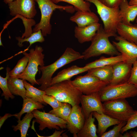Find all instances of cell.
<instances>
[{
	"instance_id": "obj_30",
	"label": "cell",
	"mask_w": 137,
	"mask_h": 137,
	"mask_svg": "<svg viewBox=\"0 0 137 137\" xmlns=\"http://www.w3.org/2000/svg\"><path fill=\"white\" fill-rule=\"evenodd\" d=\"M54 3L63 2L73 5L75 10L91 11L90 2L85 0H51Z\"/></svg>"
},
{
	"instance_id": "obj_45",
	"label": "cell",
	"mask_w": 137,
	"mask_h": 137,
	"mask_svg": "<svg viewBox=\"0 0 137 137\" xmlns=\"http://www.w3.org/2000/svg\"><path fill=\"white\" fill-rule=\"evenodd\" d=\"M4 2L6 4H8L13 1L14 0H3Z\"/></svg>"
},
{
	"instance_id": "obj_39",
	"label": "cell",
	"mask_w": 137,
	"mask_h": 137,
	"mask_svg": "<svg viewBox=\"0 0 137 137\" xmlns=\"http://www.w3.org/2000/svg\"><path fill=\"white\" fill-rule=\"evenodd\" d=\"M105 5L110 7H119L123 0H98Z\"/></svg>"
},
{
	"instance_id": "obj_41",
	"label": "cell",
	"mask_w": 137,
	"mask_h": 137,
	"mask_svg": "<svg viewBox=\"0 0 137 137\" xmlns=\"http://www.w3.org/2000/svg\"><path fill=\"white\" fill-rule=\"evenodd\" d=\"M57 130L56 129L55 132L54 133L51 135L48 136L47 137H62L61 135V134L62 133L64 132L65 130H62L61 131H57Z\"/></svg>"
},
{
	"instance_id": "obj_44",
	"label": "cell",
	"mask_w": 137,
	"mask_h": 137,
	"mask_svg": "<svg viewBox=\"0 0 137 137\" xmlns=\"http://www.w3.org/2000/svg\"><path fill=\"white\" fill-rule=\"evenodd\" d=\"M132 137L130 132H126L123 135H122V137Z\"/></svg>"
},
{
	"instance_id": "obj_10",
	"label": "cell",
	"mask_w": 137,
	"mask_h": 137,
	"mask_svg": "<svg viewBox=\"0 0 137 137\" xmlns=\"http://www.w3.org/2000/svg\"><path fill=\"white\" fill-rule=\"evenodd\" d=\"M35 119L34 121L39 124V130L42 131L45 128L57 130L66 128L67 121L55 115L44 111L35 110L32 112Z\"/></svg>"
},
{
	"instance_id": "obj_35",
	"label": "cell",
	"mask_w": 137,
	"mask_h": 137,
	"mask_svg": "<svg viewBox=\"0 0 137 137\" xmlns=\"http://www.w3.org/2000/svg\"><path fill=\"white\" fill-rule=\"evenodd\" d=\"M127 122L121 121L119 124L115 126L113 129L108 132H105L101 137H122V135L120 132L122 128L124 126Z\"/></svg>"
},
{
	"instance_id": "obj_4",
	"label": "cell",
	"mask_w": 137,
	"mask_h": 137,
	"mask_svg": "<svg viewBox=\"0 0 137 137\" xmlns=\"http://www.w3.org/2000/svg\"><path fill=\"white\" fill-rule=\"evenodd\" d=\"M46 94L54 97L59 101L72 106L79 105L82 93L72 83L71 80L56 83L45 90Z\"/></svg>"
},
{
	"instance_id": "obj_6",
	"label": "cell",
	"mask_w": 137,
	"mask_h": 137,
	"mask_svg": "<svg viewBox=\"0 0 137 137\" xmlns=\"http://www.w3.org/2000/svg\"><path fill=\"white\" fill-rule=\"evenodd\" d=\"M102 102L137 96V86L128 82L114 85H108L99 92Z\"/></svg>"
},
{
	"instance_id": "obj_37",
	"label": "cell",
	"mask_w": 137,
	"mask_h": 137,
	"mask_svg": "<svg viewBox=\"0 0 137 137\" xmlns=\"http://www.w3.org/2000/svg\"><path fill=\"white\" fill-rule=\"evenodd\" d=\"M43 99L44 101L47 104L50 105L53 109L59 107L63 104V102L59 101L52 95L45 94L43 95Z\"/></svg>"
},
{
	"instance_id": "obj_38",
	"label": "cell",
	"mask_w": 137,
	"mask_h": 137,
	"mask_svg": "<svg viewBox=\"0 0 137 137\" xmlns=\"http://www.w3.org/2000/svg\"><path fill=\"white\" fill-rule=\"evenodd\" d=\"M128 82L137 86V58L133 64L131 76Z\"/></svg>"
},
{
	"instance_id": "obj_3",
	"label": "cell",
	"mask_w": 137,
	"mask_h": 137,
	"mask_svg": "<svg viewBox=\"0 0 137 137\" xmlns=\"http://www.w3.org/2000/svg\"><path fill=\"white\" fill-rule=\"evenodd\" d=\"M35 1L38 4L41 12V17L39 22L35 25L33 31L34 32L41 30L44 37L51 33L52 26L50 23V19L54 11L58 9L72 13L75 10L73 6L57 5L51 0Z\"/></svg>"
},
{
	"instance_id": "obj_33",
	"label": "cell",
	"mask_w": 137,
	"mask_h": 137,
	"mask_svg": "<svg viewBox=\"0 0 137 137\" xmlns=\"http://www.w3.org/2000/svg\"><path fill=\"white\" fill-rule=\"evenodd\" d=\"M6 70V76L5 78L0 76V88L3 91L1 96H4L5 99L8 100L9 98L13 99L15 96L11 92L7 83V79L9 75V72L10 70V68L7 67Z\"/></svg>"
},
{
	"instance_id": "obj_40",
	"label": "cell",
	"mask_w": 137,
	"mask_h": 137,
	"mask_svg": "<svg viewBox=\"0 0 137 137\" xmlns=\"http://www.w3.org/2000/svg\"><path fill=\"white\" fill-rule=\"evenodd\" d=\"M16 116V114H12L10 113H6L3 116L0 117V128H1L5 121L8 118L11 116Z\"/></svg>"
},
{
	"instance_id": "obj_8",
	"label": "cell",
	"mask_w": 137,
	"mask_h": 137,
	"mask_svg": "<svg viewBox=\"0 0 137 137\" xmlns=\"http://www.w3.org/2000/svg\"><path fill=\"white\" fill-rule=\"evenodd\" d=\"M104 113L121 121L127 122L135 112L126 99L110 100L104 102Z\"/></svg>"
},
{
	"instance_id": "obj_12",
	"label": "cell",
	"mask_w": 137,
	"mask_h": 137,
	"mask_svg": "<svg viewBox=\"0 0 137 137\" xmlns=\"http://www.w3.org/2000/svg\"><path fill=\"white\" fill-rule=\"evenodd\" d=\"M35 0H15L8 4L10 14L20 15L27 18H33L37 13Z\"/></svg>"
},
{
	"instance_id": "obj_24",
	"label": "cell",
	"mask_w": 137,
	"mask_h": 137,
	"mask_svg": "<svg viewBox=\"0 0 137 137\" xmlns=\"http://www.w3.org/2000/svg\"><path fill=\"white\" fill-rule=\"evenodd\" d=\"M7 83L12 94L20 96L23 99L26 97V90L24 86L23 79L11 77L9 75L7 79Z\"/></svg>"
},
{
	"instance_id": "obj_36",
	"label": "cell",
	"mask_w": 137,
	"mask_h": 137,
	"mask_svg": "<svg viewBox=\"0 0 137 137\" xmlns=\"http://www.w3.org/2000/svg\"><path fill=\"white\" fill-rule=\"evenodd\" d=\"M137 127V111H135L134 114L127 121L126 125L123 127L120 131L122 134L128 130Z\"/></svg>"
},
{
	"instance_id": "obj_26",
	"label": "cell",
	"mask_w": 137,
	"mask_h": 137,
	"mask_svg": "<svg viewBox=\"0 0 137 137\" xmlns=\"http://www.w3.org/2000/svg\"><path fill=\"white\" fill-rule=\"evenodd\" d=\"M41 103L35 101L32 99L26 97L23 99L22 109L18 113H16V117L18 119L17 122L21 120L22 115L25 113H30L33 110L42 109L44 106Z\"/></svg>"
},
{
	"instance_id": "obj_43",
	"label": "cell",
	"mask_w": 137,
	"mask_h": 137,
	"mask_svg": "<svg viewBox=\"0 0 137 137\" xmlns=\"http://www.w3.org/2000/svg\"><path fill=\"white\" fill-rule=\"evenodd\" d=\"M132 137H137V131H131L129 132Z\"/></svg>"
},
{
	"instance_id": "obj_42",
	"label": "cell",
	"mask_w": 137,
	"mask_h": 137,
	"mask_svg": "<svg viewBox=\"0 0 137 137\" xmlns=\"http://www.w3.org/2000/svg\"><path fill=\"white\" fill-rule=\"evenodd\" d=\"M129 4L130 6H137V0H129Z\"/></svg>"
},
{
	"instance_id": "obj_1",
	"label": "cell",
	"mask_w": 137,
	"mask_h": 137,
	"mask_svg": "<svg viewBox=\"0 0 137 137\" xmlns=\"http://www.w3.org/2000/svg\"><path fill=\"white\" fill-rule=\"evenodd\" d=\"M117 36L116 34L106 32L101 24L91 41V45L82 53L83 59L86 60L103 54L111 56L121 55L109 39L110 37H115Z\"/></svg>"
},
{
	"instance_id": "obj_27",
	"label": "cell",
	"mask_w": 137,
	"mask_h": 137,
	"mask_svg": "<svg viewBox=\"0 0 137 137\" xmlns=\"http://www.w3.org/2000/svg\"><path fill=\"white\" fill-rule=\"evenodd\" d=\"M24 87L26 90V97L30 98L34 100L40 102L45 105H47L43 101V96L46 94L45 91H43L34 87L23 80Z\"/></svg>"
},
{
	"instance_id": "obj_23",
	"label": "cell",
	"mask_w": 137,
	"mask_h": 137,
	"mask_svg": "<svg viewBox=\"0 0 137 137\" xmlns=\"http://www.w3.org/2000/svg\"><path fill=\"white\" fill-rule=\"evenodd\" d=\"M126 60H127V58L122 54L107 58L102 56L98 59L86 64L84 66L88 70L90 69L107 65H113L118 62Z\"/></svg>"
},
{
	"instance_id": "obj_15",
	"label": "cell",
	"mask_w": 137,
	"mask_h": 137,
	"mask_svg": "<svg viewBox=\"0 0 137 137\" xmlns=\"http://www.w3.org/2000/svg\"><path fill=\"white\" fill-rule=\"evenodd\" d=\"M117 41H112V44L127 60L133 63L137 58V45L130 42L120 36L115 37Z\"/></svg>"
},
{
	"instance_id": "obj_18",
	"label": "cell",
	"mask_w": 137,
	"mask_h": 137,
	"mask_svg": "<svg viewBox=\"0 0 137 137\" xmlns=\"http://www.w3.org/2000/svg\"><path fill=\"white\" fill-rule=\"evenodd\" d=\"M88 70L84 66L80 67L73 65L59 72L57 75L52 78L50 86L56 83L65 80H71L74 76L78 74L87 72Z\"/></svg>"
},
{
	"instance_id": "obj_28",
	"label": "cell",
	"mask_w": 137,
	"mask_h": 137,
	"mask_svg": "<svg viewBox=\"0 0 137 137\" xmlns=\"http://www.w3.org/2000/svg\"><path fill=\"white\" fill-rule=\"evenodd\" d=\"M34 117L32 112L27 113L21 120L18 122V124L16 126H12L13 130L15 131L19 130L20 132L21 137H26L29 128L30 127V123L32 119Z\"/></svg>"
},
{
	"instance_id": "obj_22",
	"label": "cell",
	"mask_w": 137,
	"mask_h": 137,
	"mask_svg": "<svg viewBox=\"0 0 137 137\" xmlns=\"http://www.w3.org/2000/svg\"><path fill=\"white\" fill-rule=\"evenodd\" d=\"M87 72V74L95 77L109 84L112 77L113 65L90 69Z\"/></svg>"
},
{
	"instance_id": "obj_14",
	"label": "cell",
	"mask_w": 137,
	"mask_h": 137,
	"mask_svg": "<svg viewBox=\"0 0 137 137\" xmlns=\"http://www.w3.org/2000/svg\"><path fill=\"white\" fill-rule=\"evenodd\" d=\"M85 120L81 107L79 105L72 106L67 121L66 128L74 137H77V134L82 128Z\"/></svg>"
},
{
	"instance_id": "obj_25",
	"label": "cell",
	"mask_w": 137,
	"mask_h": 137,
	"mask_svg": "<svg viewBox=\"0 0 137 137\" xmlns=\"http://www.w3.org/2000/svg\"><path fill=\"white\" fill-rule=\"evenodd\" d=\"M93 112L85 119L83 126L77 135L78 137H98L97 129L94 124L95 118L93 117Z\"/></svg>"
},
{
	"instance_id": "obj_2",
	"label": "cell",
	"mask_w": 137,
	"mask_h": 137,
	"mask_svg": "<svg viewBox=\"0 0 137 137\" xmlns=\"http://www.w3.org/2000/svg\"><path fill=\"white\" fill-rule=\"evenodd\" d=\"M83 59L82 54L71 48L67 47L62 55L54 62L46 66L39 67V70L42 72V75L40 78L36 80L41 85L38 89L45 91L50 86L52 76L57 70L72 62Z\"/></svg>"
},
{
	"instance_id": "obj_32",
	"label": "cell",
	"mask_w": 137,
	"mask_h": 137,
	"mask_svg": "<svg viewBox=\"0 0 137 137\" xmlns=\"http://www.w3.org/2000/svg\"><path fill=\"white\" fill-rule=\"evenodd\" d=\"M72 106L69 103H63L61 106L55 109H53L49 113L67 121L71 111Z\"/></svg>"
},
{
	"instance_id": "obj_20",
	"label": "cell",
	"mask_w": 137,
	"mask_h": 137,
	"mask_svg": "<svg viewBox=\"0 0 137 137\" xmlns=\"http://www.w3.org/2000/svg\"><path fill=\"white\" fill-rule=\"evenodd\" d=\"M116 30L119 36L137 45V24L129 25L121 22L118 24Z\"/></svg>"
},
{
	"instance_id": "obj_34",
	"label": "cell",
	"mask_w": 137,
	"mask_h": 137,
	"mask_svg": "<svg viewBox=\"0 0 137 137\" xmlns=\"http://www.w3.org/2000/svg\"><path fill=\"white\" fill-rule=\"evenodd\" d=\"M21 19L25 27V31L23 33L21 38H27L29 37L32 33V27L36 25L35 21L32 19L27 18L21 15H18L15 16Z\"/></svg>"
},
{
	"instance_id": "obj_7",
	"label": "cell",
	"mask_w": 137,
	"mask_h": 137,
	"mask_svg": "<svg viewBox=\"0 0 137 137\" xmlns=\"http://www.w3.org/2000/svg\"><path fill=\"white\" fill-rule=\"evenodd\" d=\"M42 47L37 45L35 48H32L27 53L29 59L25 71L15 77L28 81L33 85L39 84L36 79V76L38 71L39 66H44V55L42 53Z\"/></svg>"
},
{
	"instance_id": "obj_31",
	"label": "cell",
	"mask_w": 137,
	"mask_h": 137,
	"mask_svg": "<svg viewBox=\"0 0 137 137\" xmlns=\"http://www.w3.org/2000/svg\"><path fill=\"white\" fill-rule=\"evenodd\" d=\"M16 39L18 42V45L20 47L23 46L22 43L25 42H29L30 44V46L35 43H42L45 41L41 30L33 32L28 38H22L20 37H16Z\"/></svg>"
},
{
	"instance_id": "obj_29",
	"label": "cell",
	"mask_w": 137,
	"mask_h": 137,
	"mask_svg": "<svg viewBox=\"0 0 137 137\" xmlns=\"http://www.w3.org/2000/svg\"><path fill=\"white\" fill-rule=\"evenodd\" d=\"M24 56L20 59L16 65L9 72L10 76L15 77L23 73L25 71L29 59V57L26 52H23Z\"/></svg>"
},
{
	"instance_id": "obj_13",
	"label": "cell",
	"mask_w": 137,
	"mask_h": 137,
	"mask_svg": "<svg viewBox=\"0 0 137 137\" xmlns=\"http://www.w3.org/2000/svg\"><path fill=\"white\" fill-rule=\"evenodd\" d=\"M133 64L126 60L113 64L112 77L109 85H114L128 82L131 76Z\"/></svg>"
},
{
	"instance_id": "obj_21",
	"label": "cell",
	"mask_w": 137,
	"mask_h": 137,
	"mask_svg": "<svg viewBox=\"0 0 137 137\" xmlns=\"http://www.w3.org/2000/svg\"><path fill=\"white\" fill-rule=\"evenodd\" d=\"M93 115L98 122V128L97 131L100 136L105 132L109 127L118 124L121 122L105 113L100 114L96 112H93Z\"/></svg>"
},
{
	"instance_id": "obj_11",
	"label": "cell",
	"mask_w": 137,
	"mask_h": 137,
	"mask_svg": "<svg viewBox=\"0 0 137 137\" xmlns=\"http://www.w3.org/2000/svg\"><path fill=\"white\" fill-rule=\"evenodd\" d=\"M102 102L99 92L89 95L82 94L80 103L85 119L93 112L100 114L105 113L103 104Z\"/></svg>"
},
{
	"instance_id": "obj_5",
	"label": "cell",
	"mask_w": 137,
	"mask_h": 137,
	"mask_svg": "<svg viewBox=\"0 0 137 137\" xmlns=\"http://www.w3.org/2000/svg\"><path fill=\"white\" fill-rule=\"evenodd\" d=\"M93 4L102 20L104 29L107 32L116 34L118 24L121 22L119 13V7H110L101 3L98 0H85Z\"/></svg>"
},
{
	"instance_id": "obj_17",
	"label": "cell",
	"mask_w": 137,
	"mask_h": 137,
	"mask_svg": "<svg viewBox=\"0 0 137 137\" xmlns=\"http://www.w3.org/2000/svg\"><path fill=\"white\" fill-rule=\"evenodd\" d=\"M70 20L75 23L78 27L87 26L98 22L99 19L94 13L89 11H78L70 18Z\"/></svg>"
},
{
	"instance_id": "obj_16",
	"label": "cell",
	"mask_w": 137,
	"mask_h": 137,
	"mask_svg": "<svg viewBox=\"0 0 137 137\" xmlns=\"http://www.w3.org/2000/svg\"><path fill=\"white\" fill-rule=\"evenodd\" d=\"M100 25L97 22L84 27L76 26L74 28L75 37L80 43L91 41Z\"/></svg>"
},
{
	"instance_id": "obj_19",
	"label": "cell",
	"mask_w": 137,
	"mask_h": 137,
	"mask_svg": "<svg viewBox=\"0 0 137 137\" xmlns=\"http://www.w3.org/2000/svg\"><path fill=\"white\" fill-rule=\"evenodd\" d=\"M121 22L131 25L137 16V6H130L127 0H123L119 6Z\"/></svg>"
},
{
	"instance_id": "obj_46",
	"label": "cell",
	"mask_w": 137,
	"mask_h": 137,
	"mask_svg": "<svg viewBox=\"0 0 137 137\" xmlns=\"http://www.w3.org/2000/svg\"><path fill=\"white\" fill-rule=\"evenodd\" d=\"M135 22H136L137 23V18H136V20H135Z\"/></svg>"
},
{
	"instance_id": "obj_9",
	"label": "cell",
	"mask_w": 137,
	"mask_h": 137,
	"mask_svg": "<svg viewBox=\"0 0 137 137\" xmlns=\"http://www.w3.org/2000/svg\"><path fill=\"white\" fill-rule=\"evenodd\" d=\"M71 82L83 94L86 95L99 92L108 84L98 78L87 74L78 76L71 80Z\"/></svg>"
}]
</instances>
